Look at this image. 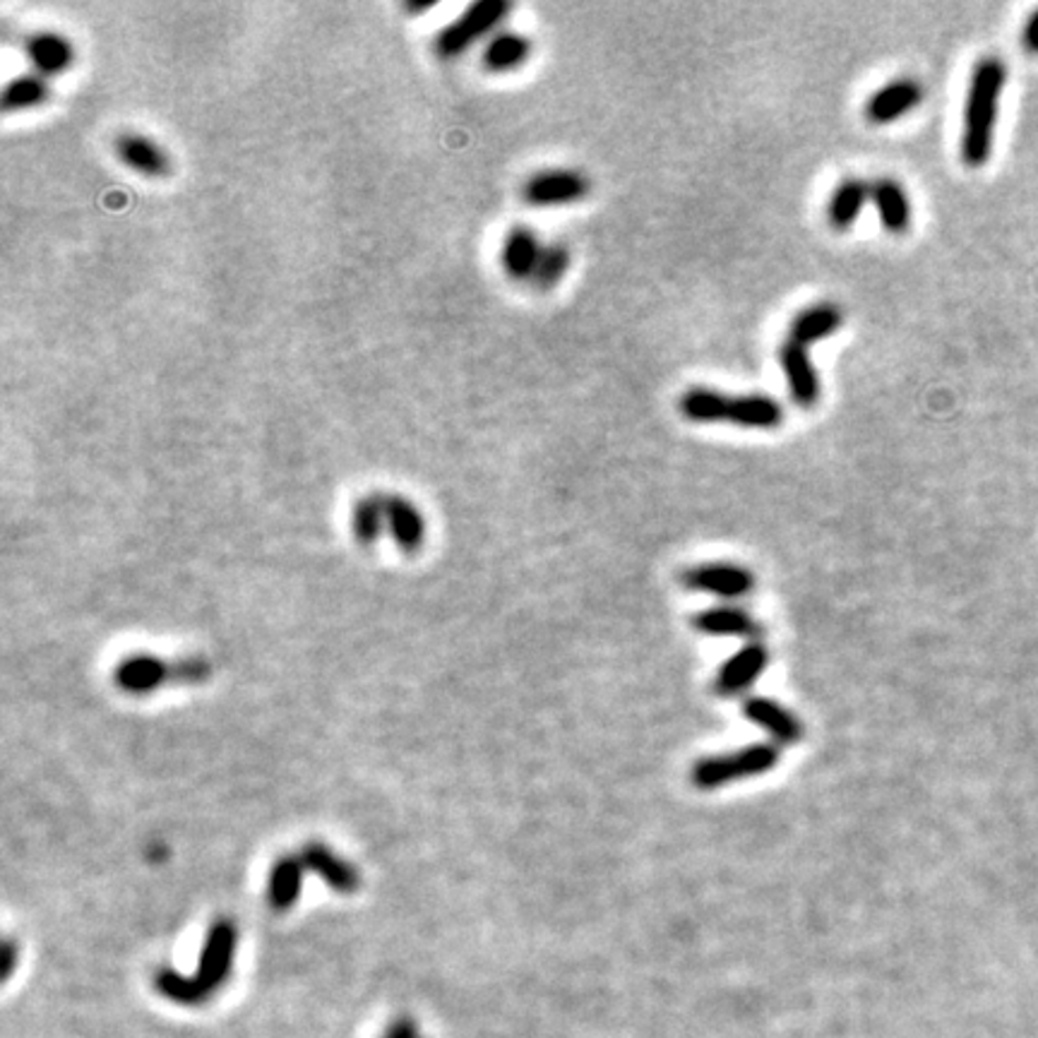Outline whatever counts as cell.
Listing matches in <instances>:
<instances>
[{
    "mask_svg": "<svg viewBox=\"0 0 1038 1038\" xmlns=\"http://www.w3.org/2000/svg\"><path fill=\"white\" fill-rule=\"evenodd\" d=\"M1007 85V67L1000 58L986 56L974 65L964 104V126L960 152L969 169L988 164L993 154L997 111H1000L1003 92Z\"/></svg>",
    "mask_w": 1038,
    "mask_h": 1038,
    "instance_id": "1",
    "label": "cell"
},
{
    "mask_svg": "<svg viewBox=\"0 0 1038 1038\" xmlns=\"http://www.w3.org/2000/svg\"><path fill=\"white\" fill-rule=\"evenodd\" d=\"M236 945V925L226 919L217 921L207 933L197 972L193 976H183L173 972V969H161L154 978L157 991L176 1005H202L210 995H214L224 986L228 976H232Z\"/></svg>",
    "mask_w": 1038,
    "mask_h": 1038,
    "instance_id": "2",
    "label": "cell"
},
{
    "mask_svg": "<svg viewBox=\"0 0 1038 1038\" xmlns=\"http://www.w3.org/2000/svg\"><path fill=\"white\" fill-rule=\"evenodd\" d=\"M510 12L512 3H507V0H479V3H471L436 34V56L440 61H454L469 49H474L479 42H489L495 32H501L497 26L507 20Z\"/></svg>",
    "mask_w": 1038,
    "mask_h": 1038,
    "instance_id": "3",
    "label": "cell"
},
{
    "mask_svg": "<svg viewBox=\"0 0 1038 1038\" xmlns=\"http://www.w3.org/2000/svg\"><path fill=\"white\" fill-rule=\"evenodd\" d=\"M210 676L205 659H181L169 664L157 656H130L116 671V683L128 693L145 695L164 683H200Z\"/></svg>",
    "mask_w": 1038,
    "mask_h": 1038,
    "instance_id": "4",
    "label": "cell"
},
{
    "mask_svg": "<svg viewBox=\"0 0 1038 1038\" xmlns=\"http://www.w3.org/2000/svg\"><path fill=\"white\" fill-rule=\"evenodd\" d=\"M777 758H779L777 748H772V746H752V748L717 755V758H709L705 762H699L695 767L693 779H695V784L699 789H714V786L729 784V781H738V779L755 777V774H762L767 770H772Z\"/></svg>",
    "mask_w": 1038,
    "mask_h": 1038,
    "instance_id": "5",
    "label": "cell"
},
{
    "mask_svg": "<svg viewBox=\"0 0 1038 1038\" xmlns=\"http://www.w3.org/2000/svg\"><path fill=\"white\" fill-rule=\"evenodd\" d=\"M591 193L587 173L575 169L536 171L522 185V200L529 207H565L585 200Z\"/></svg>",
    "mask_w": 1038,
    "mask_h": 1038,
    "instance_id": "6",
    "label": "cell"
},
{
    "mask_svg": "<svg viewBox=\"0 0 1038 1038\" xmlns=\"http://www.w3.org/2000/svg\"><path fill=\"white\" fill-rule=\"evenodd\" d=\"M22 53L26 63H30V71L46 79L65 75L77 58L71 36L58 30H34L24 34Z\"/></svg>",
    "mask_w": 1038,
    "mask_h": 1038,
    "instance_id": "7",
    "label": "cell"
},
{
    "mask_svg": "<svg viewBox=\"0 0 1038 1038\" xmlns=\"http://www.w3.org/2000/svg\"><path fill=\"white\" fill-rule=\"evenodd\" d=\"M779 366L786 377L789 395L795 407L813 409L820 402L822 387H820V373L813 363L811 349L786 340L779 349Z\"/></svg>",
    "mask_w": 1038,
    "mask_h": 1038,
    "instance_id": "8",
    "label": "cell"
},
{
    "mask_svg": "<svg viewBox=\"0 0 1038 1038\" xmlns=\"http://www.w3.org/2000/svg\"><path fill=\"white\" fill-rule=\"evenodd\" d=\"M921 101L923 87L919 85V79L897 77L892 83H887L870 94L866 106H863V116H866L873 126H889L911 114Z\"/></svg>",
    "mask_w": 1038,
    "mask_h": 1038,
    "instance_id": "9",
    "label": "cell"
},
{
    "mask_svg": "<svg viewBox=\"0 0 1038 1038\" xmlns=\"http://www.w3.org/2000/svg\"><path fill=\"white\" fill-rule=\"evenodd\" d=\"M114 154L126 169L145 179L171 176V157L157 140L142 132H120L114 142Z\"/></svg>",
    "mask_w": 1038,
    "mask_h": 1038,
    "instance_id": "10",
    "label": "cell"
},
{
    "mask_svg": "<svg viewBox=\"0 0 1038 1038\" xmlns=\"http://www.w3.org/2000/svg\"><path fill=\"white\" fill-rule=\"evenodd\" d=\"M542 238L527 224H515L501 244V267L512 281H532L544 253Z\"/></svg>",
    "mask_w": 1038,
    "mask_h": 1038,
    "instance_id": "11",
    "label": "cell"
},
{
    "mask_svg": "<svg viewBox=\"0 0 1038 1038\" xmlns=\"http://www.w3.org/2000/svg\"><path fill=\"white\" fill-rule=\"evenodd\" d=\"M870 202L878 220L887 234L905 236L913 222V207L907 188L897 179H875L870 181Z\"/></svg>",
    "mask_w": 1038,
    "mask_h": 1038,
    "instance_id": "12",
    "label": "cell"
},
{
    "mask_svg": "<svg viewBox=\"0 0 1038 1038\" xmlns=\"http://www.w3.org/2000/svg\"><path fill=\"white\" fill-rule=\"evenodd\" d=\"M385 532L404 553H414L426 542V517L409 497L385 493Z\"/></svg>",
    "mask_w": 1038,
    "mask_h": 1038,
    "instance_id": "13",
    "label": "cell"
},
{
    "mask_svg": "<svg viewBox=\"0 0 1038 1038\" xmlns=\"http://www.w3.org/2000/svg\"><path fill=\"white\" fill-rule=\"evenodd\" d=\"M299 860L303 863V870L320 875L334 892L342 895H352L361 885V875L352 866V863L344 860L342 856H336L330 846L325 844H306L299 854Z\"/></svg>",
    "mask_w": 1038,
    "mask_h": 1038,
    "instance_id": "14",
    "label": "cell"
},
{
    "mask_svg": "<svg viewBox=\"0 0 1038 1038\" xmlns=\"http://www.w3.org/2000/svg\"><path fill=\"white\" fill-rule=\"evenodd\" d=\"M844 325V310L837 303H813L795 313L789 325V340L811 349L813 344L830 340Z\"/></svg>",
    "mask_w": 1038,
    "mask_h": 1038,
    "instance_id": "15",
    "label": "cell"
},
{
    "mask_svg": "<svg viewBox=\"0 0 1038 1038\" xmlns=\"http://www.w3.org/2000/svg\"><path fill=\"white\" fill-rule=\"evenodd\" d=\"M532 51H534V44L527 34L501 30V32H495L486 44H483L481 65H483V71L491 75L515 73L517 67H522L532 58Z\"/></svg>",
    "mask_w": 1038,
    "mask_h": 1038,
    "instance_id": "16",
    "label": "cell"
},
{
    "mask_svg": "<svg viewBox=\"0 0 1038 1038\" xmlns=\"http://www.w3.org/2000/svg\"><path fill=\"white\" fill-rule=\"evenodd\" d=\"M726 424L748 430H774L784 424V407L779 399L762 393L731 395Z\"/></svg>",
    "mask_w": 1038,
    "mask_h": 1038,
    "instance_id": "17",
    "label": "cell"
},
{
    "mask_svg": "<svg viewBox=\"0 0 1038 1038\" xmlns=\"http://www.w3.org/2000/svg\"><path fill=\"white\" fill-rule=\"evenodd\" d=\"M687 585L709 591V595L734 599V597H743L752 587V575L743 568H738V565L714 563V565H703V568H695L693 572H687Z\"/></svg>",
    "mask_w": 1038,
    "mask_h": 1038,
    "instance_id": "18",
    "label": "cell"
},
{
    "mask_svg": "<svg viewBox=\"0 0 1038 1038\" xmlns=\"http://www.w3.org/2000/svg\"><path fill=\"white\" fill-rule=\"evenodd\" d=\"M870 202V183L863 179H844L834 188L827 202V222L837 232H848Z\"/></svg>",
    "mask_w": 1038,
    "mask_h": 1038,
    "instance_id": "19",
    "label": "cell"
},
{
    "mask_svg": "<svg viewBox=\"0 0 1038 1038\" xmlns=\"http://www.w3.org/2000/svg\"><path fill=\"white\" fill-rule=\"evenodd\" d=\"M764 664H767V652L760 644L746 646V650H740L734 659H729V662L724 664L717 678V691L721 695L743 693L746 687H750L760 678Z\"/></svg>",
    "mask_w": 1038,
    "mask_h": 1038,
    "instance_id": "20",
    "label": "cell"
},
{
    "mask_svg": "<svg viewBox=\"0 0 1038 1038\" xmlns=\"http://www.w3.org/2000/svg\"><path fill=\"white\" fill-rule=\"evenodd\" d=\"M729 402L731 395L721 393V389L697 385L681 395L678 409L693 424H719L729 419Z\"/></svg>",
    "mask_w": 1038,
    "mask_h": 1038,
    "instance_id": "21",
    "label": "cell"
},
{
    "mask_svg": "<svg viewBox=\"0 0 1038 1038\" xmlns=\"http://www.w3.org/2000/svg\"><path fill=\"white\" fill-rule=\"evenodd\" d=\"M51 99V83L36 73H20L3 87V114H22L44 106Z\"/></svg>",
    "mask_w": 1038,
    "mask_h": 1038,
    "instance_id": "22",
    "label": "cell"
},
{
    "mask_svg": "<svg viewBox=\"0 0 1038 1038\" xmlns=\"http://www.w3.org/2000/svg\"><path fill=\"white\" fill-rule=\"evenodd\" d=\"M303 863L299 856H285L275 863L272 873H269V885H267V899L269 907L277 911H287L296 905V899L301 895V885H303Z\"/></svg>",
    "mask_w": 1038,
    "mask_h": 1038,
    "instance_id": "23",
    "label": "cell"
},
{
    "mask_svg": "<svg viewBox=\"0 0 1038 1038\" xmlns=\"http://www.w3.org/2000/svg\"><path fill=\"white\" fill-rule=\"evenodd\" d=\"M748 719L755 724H760L762 729L770 734L779 743H793L795 738L801 736V724L793 717L791 711L784 707H779L777 703H770V699L755 697L746 705Z\"/></svg>",
    "mask_w": 1038,
    "mask_h": 1038,
    "instance_id": "24",
    "label": "cell"
},
{
    "mask_svg": "<svg viewBox=\"0 0 1038 1038\" xmlns=\"http://www.w3.org/2000/svg\"><path fill=\"white\" fill-rule=\"evenodd\" d=\"M352 529L361 546H373L385 534V493L359 497L352 512Z\"/></svg>",
    "mask_w": 1038,
    "mask_h": 1038,
    "instance_id": "25",
    "label": "cell"
},
{
    "mask_svg": "<svg viewBox=\"0 0 1038 1038\" xmlns=\"http://www.w3.org/2000/svg\"><path fill=\"white\" fill-rule=\"evenodd\" d=\"M570 263H572L570 248L565 246L563 240H550V244L544 246L542 260H538L532 285L538 291H553L565 279V275H568Z\"/></svg>",
    "mask_w": 1038,
    "mask_h": 1038,
    "instance_id": "26",
    "label": "cell"
},
{
    "mask_svg": "<svg viewBox=\"0 0 1038 1038\" xmlns=\"http://www.w3.org/2000/svg\"><path fill=\"white\" fill-rule=\"evenodd\" d=\"M697 628L709 632V635H724V638H748L755 630V620L738 609H714L705 611L697 618Z\"/></svg>",
    "mask_w": 1038,
    "mask_h": 1038,
    "instance_id": "27",
    "label": "cell"
},
{
    "mask_svg": "<svg viewBox=\"0 0 1038 1038\" xmlns=\"http://www.w3.org/2000/svg\"><path fill=\"white\" fill-rule=\"evenodd\" d=\"M383 1038H421V1036H419V1027H416V1021L411 1017H399L385 1029Z\"/></svg>",
    "mask_w": 1038,
    "mask_h": 1038,
    "instance_id": "28",
    "label": "cell"
},
{
    "mask_svg": "<svg viewBox=\"0 0 1038 1038\" xmlns=\"http://www.w3.org/2000/svg\"><path fill=\"white\" fill-rule=\"evenodd\" d=\"M1021 44L1029 53H1034V56H1038V10L1027 20V24H1024Z\"/></svg>",
    "mask_w": 1038,
    "mask_h": 1038,
    "instance_id": "29",
    "label": "cell"
},
{
    "mask_svg": "<svg viewBox=\"0 0 1038 1038\" xmlns=\"http://www.w3.org/2000/svg\"><path fill=\"white\" fill-rule=\"evenodd\" d=\"M18 964V945L15 940H6L3 945V978H10L12 969Z\"/></svg>",
    "mask_w": 1038,
    "mask_h": 1038,
    "instance_id": "30",
    "label": "cell"
}]
</instances>
